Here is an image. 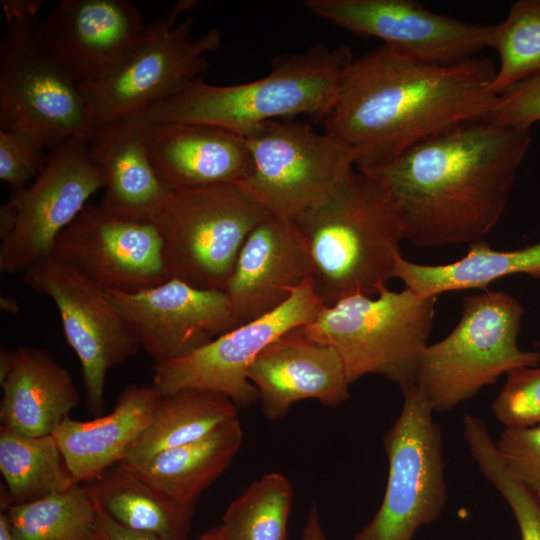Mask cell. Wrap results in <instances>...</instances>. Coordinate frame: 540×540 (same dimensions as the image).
<instances>
[{
  "instance_id": "8fae6325",
  "label": "cell",
  "mask_w": 540,
  "mask_h": 540,
  "mask_svg": "<svg viewBox=\"0 0 540 540\" xmlns=\"http://www.w3.org/2000/svg\"><path fill=\"white\" fill-rule=\"evenodd\" d=\"M244 137L251 169L238 184L274 216L295 220L355 165L346 144L305 122L273 120Z\"/></svg>"
},
{
  "instance_id": "74e56055",
  "label": "cell",
  "mask_w": 540,
  "mask_h": 540,
  "mask_svg": "<svg viewBox=\"0 0 540 540\" xmlns=\"http://www.w3.org/2000/svg\"><path fill=\"white\" fill-rule=\"evenodd\" d=\"M97 540H163L149 532L127 527L98 508L96 519Z\"/></svg>"
},
{
  "instance_id": "6da1fadb",
  "label": "cell",
  "mask_w": 540,
  "mask_h": 540,
  "mask_svg": "<svg viewBox=\"0 0 540 540\" xmlns=\"http://www.w3.org/2000/svg\"><path fill=\"white\" fill-rule=\"evenodd\" d=\"M530 129L486 116L454 124L367 169L418 247L471 244L497 224L530 147Z\"/></svg>"
},
{
  "instance_id": "9a60e30c",
  "label": "cell",
  "mask_w": 540,
  "mask_h": 540,
  "mask_svg": "<svg viewBox=\"0 0 540 540\" xmlns=\"http://www.w3.org/2000/svg\"><path fill=\"white\" fill-rule=\"evenodd\" d=\"M51 255L106 292L131 293L171 279L155 225L112 215L100 205L80 211Z\"/></svg>"
},
{
  "instance_id": "4dcf8cb0",
  "label": "cell",
  "mask_w": 540,
  "mask_h": 540,
  "mask_svg": "<svg viewBox=\"0 0 540 540\" xmlns=\"http://www.w3.org/2000/svg\"><path fill=\"white\" fill-rule=\"evenodd\" d=\"M294 491L290 480L272 472L236 497L219 526L226 540H287Z\"/></svg>"
},
{
  "instance_id": "83f0119b",
  "label": "cell",
  "mask_w": 540,
  "mask_h": 540,
  "mask_svg": "<svg viewBox=\"0 0 540 540\" xmlns=\"http://www.w3.org/2000/svg\"><path fill=\"white\" fill-rule=\"evenodd\" d=\"M238 418L227 396L202 389H182L160 396L149 423L119 463H133L208 435Z\"/></svg>"
},
{
  "instance_id": "836d02e7",
  "label": "cell",
  "mask_w": 540,
  "mask_h": 540,
  "mask_svg": "<svg viewBox=\"0 0 540 540\" xmlns=\"http://www.w3.org/2000/svg\"><path fill=\"white\" fill-rule=\"evenodd\" d=\"M491 410L505 428L540 425V362L508 372Z\"/></svg>"
},
{
  "instance_id": "f546056e",
  "label": "cell",
  "mask_w": 540,
  "mask_h": 540,
  "mask_svg": "<svg viewBox=\"0 0 540 540\" xmlns=\"http://www.w3.org/2000/svg\"><path fill=\"white\" fill-rule=\"evenodd\" d=\"M1 511L16 540H97L98 507L84 484Z\"/></svg>"
},
{
  "instance_id": "7a4b0ae2",
  "label": "cell",
  "mask_w": 540,
  "mask_h": 540,
  "mask_svg": "<svg viewBox=\"0 0 540 540\" xmlns=\"http://www.w3.org/2000/svg\"><path fill=\"white\" fill-rule=\"evenodd\" d=\"M489 58L454 64L415 59L382 44L352 59L323 131L346 144L358 169L384 164L454 124L488 114L498 95Z\"/></svg>"
},
{
  "instance_id": "9c48e42d",
  "label": "cell",
  "mask_w": 540,
  "mask_h": 540,
  "mask_svg": "<svg viewBox=\"0 0 540 540\" xmlns=\"http://www.w3.org/2000/svg\"><path fill=\"white\" fill-rule=\"evenodd\" d=\"M402 394L399 416L383 437L389 468L382 502L353 540H413L446 507L440 425L416 386Z\"/></svg>"
},
{
  "instance_id": "d6a6232c",
  "label": "cell",
  "mask_w": 540,
  "mask_h": 540,
  "mask_svg": "<svg viewBox=\"0 0 540 540\" xmlns=\"http://www.w3.org/2000/svg\"><path fill=\"white\" fill-rule=\"evenodd\" d=\"M463 435L481 474L511 508L521 540H540V502L507 471L484 422L479 418L468 420L463 426Z\"/></svg>"
},
{
  "instance_id": "7c38bea8",
  "label": "cell",
  "mask_w": 540,
  "mask_h": 540,
  "mask_svg": "<svg viewBox=\"0 0 540 540\" xmlns=\"http://www.w3.org/2000/svg\"><path fill=\"white\" fill-rule=\"evenodd\" d=\"M194 23V16L178 20L169 12L152 20L144 41L113 73L79 84L94 127L145 113L208 69L205 55L221 47L223 36L211 28L193 38Z\"/></svg>"
},
{
  "instance_id": "ba28073f",
  "label": "cell",
  "mask_w": 540,
  "mask_h": 540,
  "mask_svg": "<svg viewBox=\"0 0 540 540\" xmlns=\"http://www.w3.org/2000/svg\"><path fill=\"white\" fill-rule=\"evenodd\" d=\"M0 39V130L27 134L51 150L88 141L93 122L64 63L47 47L37 17L6 22Z\"/></svg>"
},
{
  "instance_id": "f1b7e54d",
  "label": "cell",
  "mask_w": 540,
  "mask_h": 540,
  "mask_svg": "<svg viewBox=\"0 0 540 540\" xmlns=\"http://www.w3.org/2000/svg\"><path fill=\"white\" fill-rule=\"evenodd\" d=\"M1 510L65 491L75 483L51 435L26 436L0 427Z\"/></svg>"
},
{
  "instance_id": "f35d334b",
  "label": "cell",
  "mask_w": 540,
  "mask_h": 540,
  "mask_svg": "<svg viewBox=\"0 0 540 540\" xmlns=\"http://www.w3.org/2000/svg\"><path fill=\"white\" fill-rule=\"evenodd\" d=\"M6 22L37 17L44 5L42 0H1Z\"/></svg>"
},
{
  "instance_id": "b9f144b4",
  "label": "cell",
  "mask_w": 540,
  "mask_h": 540,
  "mask_svg": "<svg viewBox=\"0 0 540 540\" xmlns=\"http://www.w3.org/2000/svg\"><path fill=\"white\" fill-rule=\"evenodd\" d=\"M0 540H16L10 530L7 515L0 513Z\"/></svg>"
},
{
  "instance_id": "484cf974",
  "label": "cell",
  "mask_w": 540,
  "mask_h": 540,
  "mask_svg": "<svg viewBox=\"0 0 540 540\" xmlns=\"http://www.w3.org/2000/svg\"><path fill=\"white\" fill-rule=\"evenodd\" d=\"M514 274L540 278V241L521 249L501 251L479 240L469 244L463 258L440 265L417 264L400 255L393 278L422 297L437 298L450 291L487 290L493 281Z\"/></svg>"
},
{
  "instance_id": "5bb4252c",
  "label": "cell",
  "mask_w": 540,
  "mask_h": 540,
  "mask_svg": "<svg viewBox=\"0 0 540 540\" xmlns=\"http://www.w3.org/2000/svg\"><path fill=\"white\" fill-rule=\"evenodd\" d=\"M23 282L56 305L66 341L81 364L88 408L101 415L109 369L134 357L139 343L107 292L60 259L50 255L37 261Z\"/></svg>"
},
{
  "instance_id": "2e32d148",
  "label": "cell",
  "mask_w": 540,
  "mask_h": 540,
  "mask_svg": "<svg viewBox=\"0 0 540 540\" xmlns=\"http://www.w3.org/2000/svg\"><path fill=\"white\" fill-rule=\"evenodd\" d=\"M315 15L354 34L381 39L420 61L454 64L488 48L490 26L434 13L411 0H307Z\"/></svg>"
},
{
  "instance_id": "ac0fdd59",
  "label": "cell",
  "mask_w": 540,
  "mask_h": 540,
  "mask_svg": "<svg viewBox=\"0 0 540 540\" xmlns=\"http://www.w3.org/2000/svg\"><path fill=\"white\" fill-rule=\"evenodd\" d=\"M147 26L130 0H61L40 21V35L78 84H91L141 45Z\"/></svg>"
},
{
  "instance_id": "44dd1931",
  "label": "cell",
  "mask_w": 540,
  "mask_h": 540,
  "mask_svg": "<svg viewBox=\"0 0 540 540\" xmlns=\"http://www.w3.org/2000/svg\"><path fill=\"white\" fill-rule=\"evenodd\" d=\"M147 150L169 191L242 182L251 169L245 137L201 123H150Z\"/></svg>"
},
{
  "instance_id": "d6986e66",
  "label": "cell",
  "mask_w": 540,
  "mask_h": 540,
  "mask_svg": "<svg viewBox=\"0 0 540 540\" xmlns=\"http://www.w3.org/2000/svg\"><path fill=\"white\" fill-rule=\"evenodd\" d=\"M309 276V252L296 222L270 214L246 238L224 290L235 327L281 306Z\"/></svg>"
},
{
  "instance_id": "7bdbcfd3",
  "label": "cell",
  "mask_w": 540,
  "mask_h": 540,
  "mask_svg": "<svg viewBox=\"0 0 540 540\" xmlns=\"http://www.w3.org/2000/svg\"><path fill=\"white\" fill-rule=\"evenodd\" d=\"M187 540H226L223 536L220 527H216L213 529H210L206 531L205 533L201 534L200 536L193 538V539H187Z\"/></svg>"
},
{
  "instance_id": "e575fe53",
  "label": "cell",
  "mask_w": 540,
  "mask_h": 540,
  "mask_svg": "<svg viewBox=\"0 0 540 540\" xmlns=\"http://www.w3.org/2000/svg\"><path fill=\"white\" fill-rule=\"evenodd\" d=\"M495 443L507 471L540 499V425L505 428Z\"/></svg>"
},
{
  "instance_id": "d590c367",
  "label": "cell",
  "mask_w": 540,
  "mask_h": 540,
  "mask_svg": "<svg viewBox=\"0 0 540 540\" xmlns=\"http://www.w3.org/2000/svg\"><path fill=\"white\" fill-rule=\"evenodd\" d=\"M44 149L27 134L0 130V179L14 190L28 186L46 163Z\"/></svg>"
},
{
  "instance_id": "e0dca14e",
  "label": "cell",
  "mask_w": 540,
  "mask_h": 540,
  "mask_svg": "<svg viewBox=\"0 0 540 540\" xmlns=\"http://www.w3.org/2000/svg\"><path fill=\"white\" fill-rule=\"evenodd\" d=\"M107 295L154 364L182 358L235 328L230 300L222 290L171 278L148 289Z\"/></svg>"
},
{
  "instance_id": "3957f363",
  "label": "cell",
  "mask_w": 540,
  "mask_h": 540,
  "mask_svg": "<svg viewBox=\"0 0 540 540\" xmlns=\"http://www.w3.org/2000/svg\"><path fill=\"white\" fill-rule=\"evenodd\" d=\"M309 252L310 281L324 306L377 296L402 255V228L383 188L354 168L294 220Z\"/></svg>"
},
{
  "instance_id": "d4e9b609",
  "label": "cell",
  "mask_w": 540,
  "mask_h": 540,
  "mask_svg": "<svg viewBox=\"0 0 540 540\" xmlns=\"http://www.w3.org/2000/svg\"><path fill=\"white\" fill-rule=\"evenodd\" d=\"M242 441L243 429L236 418L196 441L118 464L170 498L196 505L200 493L230 465Z\"/></svg>"
},
{
  "instance_id": "4316f807",
  "label": "cell",
  "mask_w": 540,
  "mask_h": 540,
  "mask_svg": "<svg viewBox=\"0 0 540 540\" xmlns=\"http://www.w3.org/2000/svg\"><path fill=\"white\" fill-rule=\"evenodd\" d=\"M82 484L96 506L117 522L163 540L188 539L196 505L170 498L119 464Z\"/></svg>"
},
{
  "instance_id": "7402d4cb",
  "label": "cell",
  "mask_w": 540,
  "mask_h": 540,
  "mask_svg": "<svg viewBox=\"0 0 540 540\" xmlns=\"http://www.w3.org/2000/svg\"><path fill=\"white\" fill-rule=\"evenodd\" d=\"M148 126L145 113L133 114L95 126L87 141L105 174L99 205L112 215L150 221L171 192L150 160Z\"/></svg>"
},
{
  "instance_id": "ee69618b",
  "label": "cell",
  "mask_w": 540,
  "mask_h": 540,
  "mask_svg": "<svg viewBox=\"0 0 540 540\" xmlns=\"http://www.w3.org/2000/svg\"><path fill=\"white\" fill-rule=\"evenodd\" d=\"M539 308H540V303H539Z\"/></svg>"
},
{
  "instance_id": "5b68a950",
  "label": "cell",
  "mask_w": 540,
  "mask_h": 540,
  "mask_svg": "<svg viewBox=\"0 0 540 540\" xmlns=\"http://www.w3.org/2000/svg\"><path fill=\"white\" fill-rule=\"evenodd\" d=\"M435 301L408 288L392 291L384 287L375 298L354 295L324 306L299 330L309 341L339 354L350 384L376 374L404 393L416 386L420 357L433 326Z\"/></svg>"
},
{
  "instance_id": "4fadbf2b",
  "label": "cell",
  "mask_w": 540,
  "mask_h": 540,
  "mask_svg": "<svg viewBox=\"0 0 540 540\" xmlns=\"http://www.w3.org/2000/svg\"><path fill=\"white\" fill-rule=\"evenodd\" d=\"M324 305L306 279L275 310L239 325L192 353L153 366L152 386L160 396L182 389H202L223 394L237 408L259 399L248 372L261 352L285 333L311 323Z\"/></svg>"
},
{
  "instance_id": "603a6c76",
  "label": "cell",
  "mask_w": 540,
  "mask_h": 540,
  "mask_svg": "<svg viewBox=\"0 0 540 540\" xmlns=\"http://www.w3.org/2000/svg\"><path fill=\"white\" fill-rule=\"evenodd\" d=\"M1 426L26 436L51 435L80 400L70 373L46 350L13 349L0 381Z\"/></svg>"
},
{
  "instance_id": "ffe728a7",
  "label": "cell",
  "mask_w": 540,
  "mask_h": 540,
  "mask_svg": "<svg viewBox=\"0 0 540 540\" xmlns=\"http://www.w3.org/2000/svg\"><path fill=\"white\" fill-rule=\"evenodd\" d=\"M248 379L258 391L264 415L274 421L300 400L315 399L337 407L349 398L351 385L339 354L309 341L299 327L261 352Z\"/></svg>"
},
{
  "instance_id": "52a82bcc",
  "label": "cell",
  "mask_w": 540,
  "mask_h": 540,
  "mask_svg": "<svg viewBox=\"0 0 540 540\" xmlns=\"http://www.w3.org/2000/svg\"><path fill=\"white\" fill-rule=\"evenodd\" d=\"M269 215L234 183L171 191L150 221L171 278L224 291L243 243Z\"/></svg>"
},
{
  "instance_id": "8d00e7d4",
  "label": "cell",
  "mask_w": 540,
  "mask_h": 540,
  "mask_svg": "<svg viewBox=\"0 0 540 540\" xmlns=\"http://www.w3.org/2000/svg\"><path fill=\"white\" fill-rule=\"evenodd\" d=\"M485 116L502 126L530 129L540 120V74L499 95L495 106Z\"/></svg>"
},
{
  "instance_id": "ab89813d",
  "label": "cell",
  "mask_w": 540,
  "mask_h": 540,
  "mask_svg": "<svg viewBox=\"0 0 540 540\" xmlns=\"http://www.w3.org/2000/svg\"><path fill=\"white\" fill-rule=\"evenodd\" d=\"M300 540H328L315 503L309 509Z\"/></svg>"
},
{
  "instance_id": "f6af8a7d",
  "label": "cell",
  "mask_w": 540,
  "mask_h": 540,
  "mask_svg": "<svg viewBox=\"0 0 540 540\" xmlns=\"http://www.w3.org/2000/svg\"><path fill=\"white\" fill-rule=\"evenodd\" d=\"M538 500H539V502H540V499H538Z\"/></svg>"
},
{
  "instance_id": "1f68e13d",
  "label": "cell",
  "mask_w": 540,
  "mask_h": 540,
  "mask_svg": "<svg viewBox=\"0 0 540 540\" xmlns=\"http://www.w3.org/2000/svg\"><path fill=\"white\" fill-rule=\"evenodd\" d=\"M488 48L499 56L491 84L498 96L540 74V0H518L504 21L490 26Z\"/></svg>"
},
{
  "instance_id": "30bf717a",
  "label": "cell",
  "mask_w": 540,
  "mask_h": 540,
  "mask_svg": "<svg viewBox=\"0 0 540 540\" xmlns=\"http://www.w3.org/2000/svg\"><path fill=\"white\" fill-rule=\"evenodd\" d=\"M104 186L86 140L69 138L54 147L36 178L0 207V271L24 274L50 256L58 235Z\"/></svg>"
},
{
  "instance_id": "60d3db41",
  "label": "cell",
  "mask_w": 540,
  "mask_h": 540,
  "mask_svg": "<svg viewBox=\"0 0 540 540\" xmlns=\"http://www.w3.org/2000/svg\"><path fill=\"white\" fill-rule=\"evenodd\" d=\"M0 308L2 312L8 313L10 315H17L20 311L18 301L12 296L3 294H1L0 297Z\"/></svg>"
},
{
  "instance_id": "8992f818",
  "label": "cell",
  "mask_w": 540,
  "mask_h": 540,
  "mask_svg": "<svg viewBox=\"0 0 540 540\" xmlns=\"http://www.w3.org/2000/svg\"><path fill=\"white\" fill-rule=\"evenodd\" d=\"M524 311L504 291L463 297L457 325L420 357L416 387L433 412L452 410L503 374L540 362V352L517 343Z\"/></svg>"
},
{
  "instance_id": "277c9868",
  "label": "cell",
  "mask_w": 540,
  "mask_h": 540,
  "mask_svg": "<svg viewBox=\"0 0 540 540\" xmlns=\"http://www.w3.org/2000/svg\"><path fill=\"white\" fill-rule=\"evenodd\" d=\"M351 61L348 47L316 43L302 52L276 56L270 72L251 82L213 85L197 78L151 105L145 115L153 124L201 123L243 137L278 118L308 115L322 121L335 103Z\"/></svg>"
},
{
  "instance_id": "cb8c5ba5",
  "label": "cell",
  "mask_w": 540,
  "mask_h": 540,
  "mask_svg": "<svg viewBox=\"0 0 540 540\" xmlns=\"http://www.w3.org/2000/svg\"><path fill=\"white\" fill-rule=\"evenodd\" d=\"M160 395L153 386L128 385L113 410L90 421L69 415L52 433L77 484L118 464L145 429Z\"/></svg>"
}]
</instances>
